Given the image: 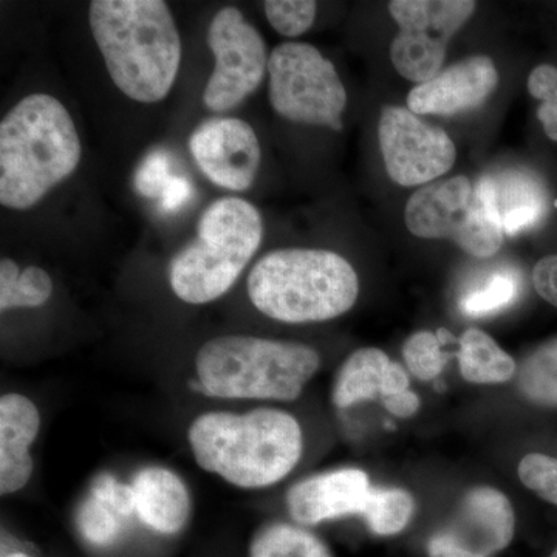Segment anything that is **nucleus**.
Instances as JSON below:
<instances>
[{"instance_id": "f257e3e1", "label": "nucleus", "mask_w": 557, "mask_h": 557, "mask_svg": "<svg viewBox=\"0 0 557 557\" xmlns=\"http://www.w3.org/2000/svg\"><path fill=\"white\" fill-rule=\"evenodd\" d=\"M89 24L113 84L131 100L170 95L182 64V39L163 0H94Z\"/></svg>"}, {"instance_id": "1a4fd4ad", "label": "nucleus", "mask_w": 557, "mask_h": 557, "mask_svg": "<svg viewBox=\"0 0 557 557\" xmlns=\"http://www.w3.org/2000/svg\"><path fill=\"white\" fill-rule=\"evenodd\" d=\"M472 0H394L388 13L399 32L391 44L395 70L412 83L423 84L442 72L450 38L474 14Z\"/></svg>"}, {"instance_id": "2eb2a0df", "label": "nucleus", "mask_w": 557, "mask_h": 557, "mask_svg": "<svg viewBox=\"0 0 557 557\" xmlns=\"http://www.w3.org/2000/svg\"><path fill=\"white\" fill-rule=\"evenodd\" d=\"M370 490L362 469L346 468L302 480L287 494L292 518L300 525H317L324 520L362 515Z\"/></svg>"}, {"instance_id": "dca6fc26", "label": "nucleus", "mask_w": 557, "mask_h": 557, "mask_svg": "<svg viewBox=\"0 0 557 557\" xmlns=\"http://www.w3.org/2000/svg\"><path fill=\"white\" fill-rule=\"evenodd\" d=\"M475 186L498 226L509 237L534 228L547 212V190L544 183L531 172H490L478 180Z\"/></svg>"}, {"instance_id": "f704fd0d", "label": "nucleus", "mask_w": 557, "mask_h": 557, "mask_svg": "<svg viewBox=\"0 0 557 557\" xmlns=\"http://www.w3.org/2000/svg\"><path fill=\"white\" fill-rule=\"evenodd\" d=\"M7 557H30V556L24 555V553H13V555H9Z\"/></svg>"}, {"instance_id": "f3484780", "label": "nucleus", "mask_w": 557, "mask_h": 557, "mask_svg": "<svg viewBox=\"0 0 557 557\" xmlns=\"http://www.w3.org/2000/svg\"><path fill=\"white\" fill-rule=\"evenodd\" d=\"M410 391L408 373L380 348L354 351L341 366L333 387V403L341 409L381 399L383 406Z\"/></svg>"}, {"instance_id": "4be33fe9", "label": "nucleus", "mask_w": 557, "mask_h": 557, "mask_svg": "<svg viewBox=\"0 0 557 557\" xmlns=\"http://www.w3.org/2000/svg\"><path fill=\"white\" fill-rule=\"evenodd\" d=\"M520 394L541 408H557V336L531 351L518 368Z\"/></svg>"}, {"instance_id": "bb28decb", "label": "nucleus", "mask_w": 557, "mask_h": 557, "mask_svg": "<svg viewBox=\"0 0 557 557\" xmlns=\"http://www.w3.org/2000/svg\"><path fill=\"white\" fill-rule=\"evenodd\" d=\"M263 10L278 35L298 38L310 30L317 20L318 5L313 0H269L263 3Z\"/></svg>"}, {"instance_id": "f03ea898", "label": "nucleus", "mask_w": 557, "mask_h": 557, "mask_svg": "<svg viewBox=\"0 0 557 557\" xmlns=\"http://www.w3.org/2000/svg\"><path fill=\"white\" fill-rule=\"evenodd\" d=\"M83 148L75 123L60 100L32 94L0 123V203L25 211L78 168Z\"/></svg>"}, {"instance_id": "2f4dec72", "label": "nucleus", "mask_w": 557, "mask_h": 557, "mask_svg": "<svg viewBox=\"0 0 557 557\" xmlns=\"http://www.w3.org/2000/svg\"><path fill=\"white\" fill-rule=\"evenodd\" d=\"M90 496L109 504L121 518H127L135 511L134 487L119 482L112 475L104 474L95 480Z\"/></svg>"}, {"instance_id": "412c9836", "label": "nucleus", "mask_w": 557, "mask_h": 557, "mask_svg": "<svg viewBox=\"0 0 557 557\" xmlns=\"http://www.w3.org/2000/svg\"><path fill=\"white\" fill-rule=\"evenodd\" d=\"M53 295V281L46 270H21L13 259L0 260V310L35 309Z\"/></svg>"}, {"instance_id": "20e7f679", "label": "nucleus", "mask_w": 557, "mask_h": 557, "mask_svg": "<svg viewBox=\"0 0 557 557\" xmlns=\"http://www.w3.org/2000/svg\"><path fill=\"white\" fill-rule=\"evenodd\" d=\"M358 293L357 271L327 249H276L259 259L248 276L252 306L287 324L338 318L355 306Z\"/></svg>"}, {"instance_id": "a878e982", "label": "nucleus", "mask_w": 557, "mask_h": 557, "mask_svg": "<svg viewBox=\"0 0 557 557\" xmlns=\"http://www.w3.org/2000/svg\"><path fill=\"white\" fill-rule=\"evenodd\" d=\"M519 296V278L511 271L493 274L482 287L471 289L460 300L467 317L483 318L507 309Z\"/></svg>"}, {"instance_id": "9b49d317", "label": "nucleus", "mask_w": 557, "mask_h": 557, "mask_svg": "<svg viewBox=\"0 0 557 557\" xmlns=\"http://www.w3.org/2000/svg\"><path fill=\"white\" fill-rule=\"evenodd\" d=\"M379 141L388 177L406 188L434 183L456 163L449 135L398 106L381 110Z\"/></svg>"}, {"instance_id": "0eeeda50", "label": "nucleus", "mask_w": 557, "mask_h": 557, "mask_svg": "<svg viewBox=\"0 0 557 557\" xmlns=\"http://www.w3.org/2000/svg\"><path fill=\"white\" fill-rule=\"evenodd\" d=\"M405 222L413 236L454 242L472 258H491L504 244V231L465 175L418 189L406 205Z\"/></svg>"}, {"instance_id": "cd10ccee", "label": "nucleus", "mask_w": 557, "mask_h": 557, "mask_svg": "<svg viewBox=\"0 0 557 557\" xmlns=\"http://www.w3.org/2000/svg\"><path fill=\"white\" fill-rule=\"evenodd\" d=\"M81 534L94 545L113 544L121 533V516L106 502L90 496L81 504L78 511Z\"/></svg>"}, {"instance_id": "a211bd4d", "label": "nucleus", "mask_w": 557, "mask_h": 557, "mask_svg": "<svg viewBox=\"0 0 557 557\" xmlns=\"http://www.w3.org/2000/svg\"><path fill=\"white\" fill-rule=\"evenodd\" d=\"M39 410L20 394L0 399V494L17 493L33 474L30 446L38 437Z\"/></svg>"}, {"instance_id": "393cba45", "label": "nucleus", "mask_w": 557, "mask_h": 557, "mask_svg": "<svg viewBox=\"0 0 557 557\" xmlns=\"http://www.w3.org/2000/svg\"><path fill=\"white\" fill-rule=\"evenodd\" d=\"M453 341L456 338L446 329H440L437 333L426 330L413 333L403 347V355L410 372L421 381L437 379L450 358L443 347Z\"/></svg>"}, {"instance_id": "c756f323", "label": "nucleus", "mask_w": 557, "mask_h": 557, "mask_svg": "<svg viewBox=\"0 0 557 557\" xmlns=\"http://www.w3.org/2000/svg\"><path fill=\"white\" fill-rule=\"evenodd\" d=\"M518 474L528 490L557 507V458L528 454L520 460Z\"/></svg>"}, {"instance_id": "9d476101", "label": "nucleus", "mask_w": 557, "mask_h": 557, "mask_svg": "<svg viewBox=\"0 0 557 557\" xmlns=\"http://www.w3.org/2000/svg\"><path fill=\"white\" fill-rule=\"evenodd\" d=\"M207 40L215 65L203 90V104L211 112H228L255 94L265 78L270 60L265 40L234 7L215 14Z\"/></svg>"}, {"instance_id": "6ab92c4d", "label": "nucleus", "mask_w": 557, "mask_h": 557, "mask_svg": "<svg viewBox=\"0 0 557 557\" xmlns=\"http://www.w3.org/2000/svg\"><path fill=\"white\" fill-rule=\"evenodd\" d=\"M135 512L152 530L175 534L188 522V487L177 474L164 468L141 469L132 482Z\"/></svg>"}, {"instance_id": "473e14b6", "label": "nucleus", "mask_w": 557, "mask_h": 557, "mask_svg": "<svg viewBox=\"0 0 557 557\" xmlns=\"http://www.w3.org/2000/svg\"><path fill=\"white\" fill-rule=\"evenodd\" d=\"M533 285L539 296L557 309V255L539 260L533 270Z\"/></svg>"}, {"instance_id": "4468645a", "label": "nucleus", "mask_w": 557, "mask_h": 557, "mask_svg": "<svg viewBox=\"0 0 557 557\" xmlns=\"http://www.w3.org/2000/svg\"><path fill=\"white\" fill-rule=\"evenodd\" d=\"M498 84L496 64L485 54L443 69L435 78L418 84L408 95V109L416 115L453 116L479 109Z\"/></svg>"}, {"instance_id": "72a5a7b5", "label": "nucleus", "mask_w": 557, "mask_h": 557, "mask_svg": "<svg viewBox=\"0 0 557 557\" xmlns=\"http://www.w3.org/2000/svg\"><path fill=\"white\" fill-rule=\"evenodd\" d=\"M194 194V186L188 178L172 175L170 183L160 197V207L164 212H175L185 207Z\"/></svg>"}, {"instance_id": "423d86ee", "label": "nucleus", "mask_w": 557, "mask_h": 557, "mask_svg": "<svg viewBox=\"0 0 557 557\" xmlns=\"http://www.w3.org/2000/svg\"><path fill=\"white\" fill-rule=\"evenodd\" d=\"M262 237V215L255 205L240 197L212 201L196 237L171 260L172 292L194 306L222 298L255 258Z\"/></svg>"}, {"instance_id": "b1692460", "label": "nucleus", "mask_w": 557, "mask_h": 557, "mask_svg": "<svg viewBox=\"0 0 557 557\" xmlns=\"http://www.w3.org/2000/svg\"><path fill=\"white\" fill-rule=\"evenodd\" d=\"M416 500L399 487H372L362 509V518L379 536H394L409 525Z\"/></svg>"}, {"instance_id": "6e6552de", "label": "nucleus", "mask_w": 557, "mask_h": 557, "mask_svg": "<svg viewBox=\"0 0 557 557\" xmlns=\"http://www.w3.org/2000/svg\"><path fill=\"white\" fill-rule=\"evenodd\" d=\"M270 102L293 123L343 129L347 91L335 65L306 42H284L269 60Z\"/></svg>"}, {"instance_id": "c9c22d12", "label": "nucleus", "mask_w": 557, "mask_h": 557, "mask_svg": "<svg viewBox=\"0 0 557 557\" xmlns=\"http://www.w3.org/2000/svg\"><path fill=\"white\" fill-rule=\"evenodd\" d=\"M549 557H557V548L555 549V552L552 553V556Z\"/></svg>"}, {"instance_id": "5701e85b", "label": "nucleus", "mask_w": 557, "mask_h": 557, "mask_svg": "<svg viewBox=\"0 0 557 557\" xmlns=\"http://www.w3.org/2000/svg\"><path fill=\"white\" fill-rule=\"evenodd\" d=\"M249 557H332L321 539L304 528L270 523L258 531Z\"/></svg>"}, {"instance_id": "f8f14e48", "label": "nucleus", "mask_w": 557, "mask_h": 557, "mask_svg": "<svg viewBox=\"0 0 557 557\" xmlns=\"http://www.w3.org/2000/svg\"><path fill=\"white\" fill-rule=\"evenodd\" d=\"M516 515L511 502L491 486L469 490L456 516L428 541L429 557H493L511 544Z\"/></svg>"}, {"instance_id": "7ed1b4c3", "label": "nucleus", "mask_w": 557, "mask_h": 557, "mask_svg": "<svg viewBox=\"0 0 557 557\" xmlns=\"http://www.w3.org/2000/svg\"><path fill=\"white\" fill-rule=\"evenodd\" d=\"M197 465L231 485L256 490L281 482L302 456V429L292 413L262 408L208 412L190 424Z\"/></svg>"}, {"instance_id": "aec40b11", "label": "nucleus", "mask_w": 557, "mask_h": 557, "mask_svg": "<svg viewBox=\"0 0 557 557\" xmlns=\"http://www.w3.org/2000/svg\"><path fill=\"white\" fill-rule=\"evenodd\" d=\"M458 366L472 384H504L518 373V366L496 341L480 329H468L458 339Z\"/></svg>"}, {"instance_id": "39448f33", "label": "nucleus", "mask_w": 557, "mask_h": 557, "mask_svg": "<svg viewBox=\"0 0 557 557\" xmlns=\"http://www.w3.org/2000/svg\"><path fill=\"white\" fill-rule=\"evenodd\" d=\"M321 358L306 344L219 336L196 357L197 375L211 397L293 401L318 372Z\"/></svg>"}, {"instance_id": "c85d7f7f", "label": "nucleus", "mask_w": 557, "mask_h": 557, "mask_svg": "<svg viewBox=\"0 0 557 557\" xmlns=\"http://www.w3.org/2000/svg\"><path fill=\"white\" fill-rule=\"evenodd\" d=\"M528 90L541 101L537 119L549 139L557 143V67L542 64L530 73Z\"/></svg>"}, {"instance_id": "7c9ffc66", "label": "nucleus", "mask_w": 557, "mask_h": 557, "mask_svg": "<svg viewBox=\"0 0 557 557\" xmlns=\"http://www.w3.org/2000/svg\"><path fill=\"white\" fill-rule=\"evenodd\" d=\"M172 177L170 171V153L164 150H153L139 164L135 172L134 186L138 194L156 199L161 197Z\"/></svg>"}, {"instance_id": "ddd939ff", "label": "nucleus", "mask_w": 557, "mask_h": 557, "mask_svg": "<svg viewBox=\"0 0 557 557\" xmlns=\"http://www.w3.org/2000/svg\"><path fill=\"white\" fill-rule=\"evenodd\" d=\"M199 170L219 188L242 193L258 177L262 150L255 129L239 119L203 121L189 137Z\"/></svg>"}]
</instances>
